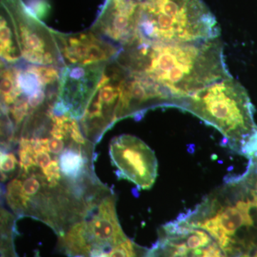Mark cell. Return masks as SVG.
<instances>
[{
	"instance_id": "1",
	"label": "cell",
	"mask_w": 257,
	"mask_h": 257,
	"mask_svg": "<svg viewBox=\"0 0 257 257\" xmlns=\"http://www.w3.org/2000/svg\"><path fill=\"white\" fill-rule=\"evenodd\" d=\"M118 62L157 84L178 108L185 98L232 77L220 38L177 44H135L121 50Z\"/></svg>"
},
{
	"instance_id": "2",
	"label": "cell",
	"mask_w": 257,
	"mask_h": 257,
	"mask_svg": "<svg viewBox=\"0 0 257 257\" xmlns=\"http://www.w3.org/2000/svg\"><path fill=\"white\" fill-rule=\"evenodd\" d=\"M135 44H177L220 37L217 20L202 0H132Z\"/></svg>"
},
{
	"instance_id": "3",
	"label": "cell",
	"mask_w": 257,
	"mask_h": 257,
	"mask_svg": "<svg viewBox=\"0 0 257 257\" xmlns=\"http://www.w3.org/2000/svg\"><path fill=\"white\" fill-rule=\"evenodd\" d=\"M4 143H11L32 115L55 105L61 68L20 61L1 64Z\"/></svg>"
},
{
	"instance_id": "4",
	"label": "cell",
	"mask_w": 257,
	"mask_h": 257,
	"mask_svg": "<svg viewBox=\"0 0 257 257\" xmlns=\"http://www.w3.org/2000/svg\"><path fill=\"white\" fill-rule=\"evenodd\" d=\"M189 111L219 130L230 147L241 152L257 130L254 107L244 87L232 77L213 83L181 101Z\"/></svg>"
},
{
	"instance_id": "5",
	"label": "cell",
	"mask_w": 257,
	"mask_h": 257,
	"mask_svg": "<svg viewBox=\"0 0 257 257\" xmlns=\"http://www.w3.org/2000/svg\"><path fill=\"white\" fill-rule=\"evenodd\" d=\"M58 236L60 251L69 257H107L128 238L118 220L114 194L106 189Z\"/></svg>"
},
{
	"instance_id": "6",
	"label": "cell",
	"mask_w": 257,
	"mask_h": 257,
	"mask_svg": "<svg viewBox=\"0 0 257 257\" xmlns=\"http://www.w3.org/2000/svg\"><path fill=\"white\" fill-rule=\"evenodd\" d=\"M1 9L9 18L21 61L42 66H65L55 30L34 14L23 0H1Z\"/></svg>"
},
{
	"instance_id": "7",
	"label": "cell",
	"mask_w": 257,
	"mask_h": 257,
	"mask_svg": "<svg viewBox=\"0 0 257 257\" xmlns=\"http://www.w3.org/2000/svg\"><path fill=\"white\" fill-rule=\"evenodd\" d=\"M124 69L117 60L106 64L104 73L85 112L79 120L85 138L95 144L117 120L120 81Z\"/></svg>"
},
{
	"instance_id": "8",
	"label": "cell",
	"mask_w": 257,
	"mask_h": 257,
	"mask_svg": "<svg viewBox=\"0 0 257 257\" xmlns=\"http://www.w3.org/2000/svg\"><path fill=\"white\" fill-rule=\"evenodd\" d=\"M108 62L71 64L62 67L54 106L55 112L79 121L95 93Z\"/></svg>"
},
{
	"instance_id": "9",
	"label": "cell",
	"mask_w": 257,
	"mask_h": 257,
	"mask_svg": "<svg viewBox=\"0 0 257 257\" xmlns=\"http://www.w3.org/2000/svg\"><path fill=\"white\" fill-rule=\"evenodd\" d=\"M109 152L119 177L130 180L139 188H151L156 180L158 165L146 144L132 135H120L111 142Z\"/></svg>"
},
{
	"instance_id": "10",
	"label": "cell",
	"mask_w": 257,
	"mask_h": 257,
	"mask_svg": "<svg viewBox=\"0 0 257 257\" xmlns=\"http://www.w3.org/2000/svg\"><path fill=\"white\" fill-rule=\"evenodd\" d=\"M55 35L65 65L110 62L116 60L121 51L91 30L77 34L55 31Z\"/></svg>"
},
{
	"instance_id": "11",
	"label": "cell",
	"mask_w": 257,
	"mask_h": 257,
	"mask_svg": "<svg viewBox=\"0 0 257 257\" xmlns=\"http://www.w3.org/2000/svg\"><path fill=\"white\" fill-rule=\"evenodd\" d=\"M186 246L191 251L201 249L211 242L210 236L202 230L194 229L186 236Z\"/></svg>"
},
{
	"instance_id": "12",
	"label": "cell",
	"mask_w": 257,
	"mask_h": 257,
	"mask_svg": "<svg viewBox=\"0 0 257 257\" xmlns=\"http://www.w3.org/2000/svg\"><path fill=\"white\" fill-rule=\"evenodd\" d=\"M18 167V160L13 152L10 150L1 151V181L5 182L10 175H13Z\"/></svg>"
},
{
	"instance_id": "13",
	"label": "cell",
	"mask_w": 257,
	"mask_h": 257,
	"mask_svg": "<svg viewBox=\"0 0 257 257\" xmlns=\"http://www.w3.org/2000/svg\"><path fill=\"white\" fill-rule=\"evenodd\" d=\"M30 4L28 8L41 20L48 13L49 5L45 0H30Z\"/></svg>"
}]
</instances>
